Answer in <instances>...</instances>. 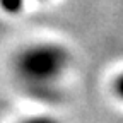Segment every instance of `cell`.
<instances>
[{
	"mask_svg": "<svg viewBox=\"0 0 123 123\" xmlns=\"http://www.w3.org/2000/svg\"><path fill=\"white\" fill-rule=\"evenodd\" d=\"M116 91H118L120 96H123V77H120L118 82H116Z\"/></svg>",
	"mask_w": 123,
	"mask_h": 123,
	"instance_id": "3957f363",
	"label": "cell"
},
{
	"mask_svg": "<svg viewBox=\"0 0 123 123\" xmlns=\"http://www.w3.org/2000/svg\"><path fill=\"white\" fill-rule=\"evenodd\" d=\"M65 63V55L58 48L51 46H38L29 50L21 60V70L27 79L48 80L55 77Z\"/></svg>",
	"mask_w": 123,
	"mask_h": 123,
	"instance_id": "6da1fadb",
	"label": "cell"
},
{
	"mask_svg": "<svg viewBox=\"0 0 123 123\" xmlns=\"http://www.w3.org/2000/svg\"><path fill=\"white\" fill-rule=\"evenodd\" d=\"M26 123H55V121L46 120V118H38V120H31V121H26Z\"/></svg>",
	"mask_w": 123,
	"mask_h": 123,
	"instance_id": "277c9868",
	"label": "cell"
},
{
	"mask_svg": "<svg viewBox=\"0 0 123 123\" xmlns=\"http://www.w3.org/2000/svg\"><path fill=\"white\" fill-rule=\"evenodd\" d=\"M0 5L7 12H17L22 5V0H0Z\"/></svg>",
	"mask_w": 123,
	"mask_h": 123,
	"instance_id": "7a4b0ae2",
	"label": "cell"
}]
</instances>
